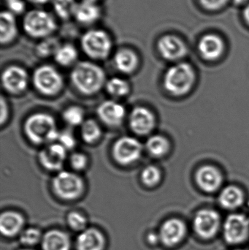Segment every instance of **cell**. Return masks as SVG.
Listing matches in <instances>:
<instances>
[{"instance_id":"obj_1","label":"cell","mask_w":249,"mask_h":250,"mask_svg":"<svg viewBox=\"0 0 249 250\" xmlns=\"http://www.w3.org/2000/svg\"><path fill=\"white\" fill-rule=\"evenodd\" d=\"M75 87L86 95L99 92L105 83V73L102 67L91 62L77 63L71 73Z\"/></svg>"},{"instance_id":"obj_2","label":"cell","mask_w":249,"mask_h":250,"mask_svg":"<svg viewBox=\"0 0 249 250\" xmlns=\"http://www.w3.org/2000/svg\"><path fill=\"white\" fill-rule=\"evenodd\" d=\"M23 129L28 139L38 145L58 141L60 132L54 117L45 113H37L28 117Z\"/></svg>"},{"instance_id":"obj_3","label":"cell","mask_w":249,"mask_h":250,"mask_svg":"<svg viewBox=\"0 0 249 250\" xmlns=\"http://www.w3.org/2000/svg\"><path fill=\"white\" fill-rule=\"evenodd\" d=\"M23 30L28 36L37 39L49 38L57 30L55 18L49 12L42 9L29 10L22 22Z\"/></svg>"},{"instance_id":"obj_4","label":"cell","mask_w":249,"mask_h":250,"mask_svg":"<svg viewBox=\"0 0 249 250\" xmlns=\"http://www.w3.org/2000/svg\"><path fill=\"white\" fill-rule=\"evenodd\" d=\"M80 45L83 52L93 60H105L111 54L112 39L108 32L102 29L88 30L82 35Z\"/></svg>"},{"instance_id":"obj_5","label":"cell","mask_w":249,"mask_h":250,"mask_svg":"<svg viewBox=\"0 0 249 250\" xmlns=\"http://www.w3.org/2000/svg\"><path fill=\"white\" fill-rule=\"evenodd\" d=\"M194 82L192 67L186 63H179L168 69L165 73L164 85L170 93L183 95L191 89Z\"/></svg>"},{"instance_id":"obj_6","label":"cell","mask_w":249,"mask_h":250,"mask_svg":"<svg viewBox=\"0 0 249 250\" xmlns=\"http://www.w3.org/2000/svg\"><path fill=\"white\" fill-rule=\"evenodd\" d=\"M52 188L57 196L66 201L79 198L84 189L83 179L76 173L60 171L52 181Z\"/></svg>"},{"instance_id":"obj_7","label":"cell","mask_w":249,"mask_h":250,"mask_svg":"<svg viewBox=\"0 0 249 250\" xmlns=\"http://www.w3.org/2000/svg\"><path fill=\"white\" fill-rule=\"evenodd\" d=\"M32 82L37 90L47 96L57 95L63 86L61 73L55 67L48 64L40 66L35 70Z\"/></svg>"},{"instance_id":"obj_8","label":"cell","mask_w":249,"mask_h":250,"mask_svg":"<svg viewBox=\"0 0 249 250\" xmlns=\"http://www.w3.org/2000/svg\"><path fill=\"white\" fill-rule=\"evenodd\" d=\"M143 145L133 137H121L113 146V157L117 163L124 166L132 164L141 157Z\"/></svg>"},{"instance_id":"obj_9","label":"cell","mask_w":249,"mask_h":250,"mask_svg":"<svg viewBox=\"0 0 249 250\" xmlns=\"http://www.w3.org/2000/svg\"><path fill=\"white\" fill-rule=\"evenodd\" d=\"M249 232V222L245 216L232 214L227 218L224 226V234L227 242L238 244L247 239Z\"/></svg>"},{"instance_id":"obj_10","label":"cell","mask_w":249,"mask_h":250,"mask_svg":"<svg viewBox=\"0 0 249 250\" xmlns=\"http://www.w3.org/2000/svg\"><path fill=\"white\" fill-rule=\"evenodd\" d=\"M1 83L4 89L10 93H20L27 88L29 76L23 67L10 66L3 71Z\"/></svg>"},{"instance_id":"obj_11","label":"cell","mask_w":249,"mask_h":250,"mask_svg":"<svg viewBox=\"0 0 249 250\" xmlns=\"http://www.w3.org/2000/svg\"><path fill=\"white\" fill-rule=\"evenodd\" d=\"M67 151L59 143L48 144L39 152V163L47 170H60L67 158Z\"/></svg>"},{"instance_id":"obj_12","label":"cell","mask_w":249,"mask_h":250,"mask_svg":"<svg viewBox=\"0 0 249 250\" xmlns=\"http://www.w3.org/2000/svg\"><path fill=\"white\" fill-rule=\"evenodd\" d=\"M220 224V217L213 210H201L194 218V229L203 239H210L217 233Z\"/></svg>"},{"instance_id":"obj_13","label":"cell","mask_w":249,"mask_h":250,"mask_svg":"<svg viewBox=\"0 0 249 250\" xmlns=\"http://www.w3.org/2000/svg\"><path fill=\"white\" fill-rule=\"evenodd\" d=\"M130 128L134 133L146 135L150 133L155 126V117L153 113L145 107H135L129 117Z\"/></svg>"},{"instance_id":"obj_14","label":"cell","mask_w":249,"mask_h":250,"mask_svg":"<svg viewBox=\"0 0 249 250\" xmlns=\"http://www.w3.org/2000/svg\"><path fill=\"white\" fill-rule=\"evenodd\" d=\"M158 51L163 58L168 60H177L187 54V47L178 37L165 35L158 41Z\"/></svg>"},{"instance_id":"obj_15","label":"cell","mask_w":249,"mask_h":250,"mask_svg":"<svg viewBox=\"0 0 249 250\" xmlns=\"http://www.w3.org/2000/svg\"><path fill=\"white\" fill-rule=\"evenodd\" d=\"M97 115L102 123L111 126H117L122 123L126 116V109L121 104L114 101L102 103L97 108Z\"/></svg>"},{"instance_id":"obj_16","label":"cell","mask_w":249,"mask_h":250,"mask_svg":"<svg viewBox=\"0 0 249 250\" xmlns=\"http://www.w3.org/2000/svg\"><path fill=\"white\" fill-rule=\"evenodd\" d=\"M185 234L184 223L178 219H171L162 224L159 230V240L166 246H174L182 240Z\"/></svg>"},{"instance_id":"obj_17","label":"cell","mask_w":249,"mask_h":250,"mask_svg":"<svg viewBox=\"0 0 249 250\" xmlns=\"http://www.w3.org/2000/svg\"><path fill=\"white\" fill-rule=\"evenodd\" d=\"M100 16L101 9L96 3L84 0L77 3L74 18L80 24L91 26L96 23Z\"/></svg>"},{"instance_id":"obj_18","label":"cell","mask_w":249,"mask_h":250,"mask_svg":"<svg viewBox=\"0 0 249 250\" xmlns=\"http://www.w3.org/2000/svg\"><path fill=\"white\" fill-rule=\"evenodd\" d=\"M24 218L16 211H7L0 217V230L5 237H13L23 231Z\"/></svg>"},{"instance_id":"obj_19","label":"cell","mask_w":249,"mask_h":250,"mask_svg":"<svg viewBox=\"0 0 249 250\" xmlns=\"http://www.w3.org/2000/svg\"><path fill=\"white\" fill-rule=\"evenodd\" d=\"M105 239L101 231L96 229H87L77 236V250H103Z\"/></svg>"},{"instance_id":"obj_20","label":"cell","mask_w":249,"mask_h":250,"mask_svg":"<svg viewBox=\"0 0 249 250\" xmlns=\"http://www.w3.org/2000/svg\"><path fill=\"white\" fill-rule=\"evenodd\" d=\"M197 184L206 192H213L220 187L222 182L220 172L213 166H204L196 175Z\"/></svg>"},{"instance_id":"obj_21","label":"cell","mask_w":249,"mask_h":250,"mask_svg":"<svg viewBox=\"0 0 249 250\" xmlns=\"http://www.w3.org/2000/svg\"><path fill=\"white\" fill-rule=\"evenodd\" d=\"M19 33L16 16L8 10L0 13V42L8 45L16 40Z\"/></svg>"},{"instance_id":"obj_22","label":"cell","mask_w":249,"mask_h":250,"mask_svg":"<svg viewBox=\"0 0 249 250\" xmlns=\"http://www.w3.org/2000/svg\"><path fill=\"white\" fill-rule=\"evenodd\" d=\"M114 62L117 70L125 74H130L138 66V56L131 48H120L114 55Z\"/></svg>"},{"instance_id":"obj_23","label":"cell","mask_w":249,"mask_h":250,"mask_svg":"<svg viewBox=\"0 0 249 250\" xmlns=\"http://www.w3.org/2000/svg\"><path fill=\"white\" fill-rule=\"evenodd\" d=\"M223 50V41L217 35H206L199 43V51L206 60H216L222 55Z\"/></svg>"},{"instance_id":"obj_24","label":"cell","mask_w":249,"mask_h":250,"mask_svg":"<svg viewBox=\"0 0 249 250\" xmlns=\"http://www.w3.org/2000/svg\"><path fill=\"white\" fill-rule=\"evenodd\" d=\"M42 250H70L71 242L68 234L58 230L47 232L41 241Z\"/></svg>"},{"instance_id":"obj_25","label":"cell","mask_w":249,"mask_h":250,"mask_svg":"<svg viewBox=\"0 0 249 250\" xmlns=\"http://www.w3.org/2000/svg\"><path fill=\"white\" fill-rule=\"evenodd\" d=\"M219 202L222 207L227 209H235L242 205L244 194L236 187H228L221 193Z\"/></svg>"},{"instance_id":"obj_26","label":"cell","mask_w":249,"mask_h":250,"mask_svg":"<svg viewBox=\"0 0 249 250\" xmlns=\"http://www.w3.org/2000/svg\"><path fill=\"white\" fill-rule=\"evenodd\" d=\"M56 62L60 65L68 67L77 61L78 53L73 44L60 45L54 55Z\"/></svg>"},{"instance_id":"obj_27","label":"cell","mask_w":249,"mask_h":250,"mask_svg":"<svg viewBox=\"0 0 249 250\" xmlns=\"http://www.w3.org/2000/svg\"><path fill=\"white\" fill-rule=\"evenodd\" d=\"M148 152L155 157H160L169 151L170 144L168 140L162 135H153L147 140L146 144Z\"/></svg>"},{"instance_id":"obj_28","label":"cell","mask_w":249,"mask_h":250,"mask_svg":"<svg viewBox=\"0 0 249 250\" xmlns=\"http://www.w3.org/2000/svg\"><path fill=\"white\" fill-rule=\"evenodd\" d=\"M77 3L76 0H52L53 9L61 20H68L74 17Z\"/></svg>"},{"instance_id":"obj_29","label":"cell","mask_w":249,"mask_h":250,"mask_svg":"<svg viewBox=\"0 0 249 250\" xmlns=\"http://www.w3.org/2000/svg\"><path fill=\"white\" fill-rule=\"evenodd\" d=\"M80 134L85 142L94 144L97 141L102 135L100 126L93 120H85L80 128Z\"/></svg>"},{"instance_id":"obj_30","label":"cell","mask_w":249,"mask_h":250,"mask_svg":"<svg viewBox=\"0 0 249 250\" xmlns=\"http://www.w3.org/2000/svg\"><path fill=\"white\" fill-rule=\"evenodd\" d=\"M107 91L110 95L115 98H122L128 95L130 90V84L127 81L121 78L114 77L106 83Z\"/></svg>"},{"instance_id":"obj_31","label":"cell","mask_w":249,"mask_h":250,"mask_svg":"<svg viewBox=\"0 0 249 250\" xmlns=\"http://www.w3.org/2000/svg\"><path fill=\"white\" fill-rule=\"evenodd\" d=\"M62 117L64 121L70 126H81L85 121L84 111L83 108L76 105L69 107L64 110Z\"/></svg>"},{"instance_id":"obj_32","label":"cell","mask_w":249,"mask_h":250,"mask_svg":"<svg viewBox=\"0 0 249 250\" xmlns=\"http://www.w3.org/2000/svg\"><path fill=\"white\" fill-rule=\"evenodd\" d=\"M161 179V173L157 167L149 166L143 169L141 173V180L145 185L153 187L157 185Z\"/></svg>"},{"instance_id":"obj_33","label":"cell","mask_w":249,"mask_h":250,"mask_svg":"<svg viewBox=\"0 0 249 250\" xmlns=\"http://www.w3.org/2000/svg\"><path fill=\"white\" fill-rule=\"evenodd\" d=\"M42 236L39 230L34 228L26 229L20 233V242L26 246H33L42 241Z\"/></svg>"},{"instance_id":"obj_34","label":"cell","mask_w":249,"mask_h":250,"mask_svg":"<svg viewBox=\"0 0 249 250\" xmlns=\"http://www.w3.org/2000/svg\"><path fill=\"white\" fill-rule=\"evenodd\" d=\"M59 45L54 38L49 37L45 38V40L40 42L37 48V51L40 57H48L52 54L54 55Z\"/></svg>"},{"instance_id":"obj_35","label":"cell","mask_w":249,"mask_h":250,"mask_svg":"<svg viewBox=\"0 0 249 250\" xmlns=\"http://www.w3.org/2000/svg\"><path fill=\"white\" fill-rule=\"evenodd\" d=\"M67 223L73 230L82 232L86 230L87 220L83 214L73 211L67 216Z\"/></svg>"},{"instance_id":"obj_36","label":"cell","mask_w":249,"mask_h":250,"mask_svg":"<svg viewBox=\"0 0 249 250\" xmlns=\"http://www.w3.org/2000/svg\"><path fill=\"white\" fill-rule=\"evenodd\" d=\"M58 141L67 150L72 149L76 145V138H75L73 132L68 129L59 132Z\"/></svg>"},{"instance_id":"obj_37","label":"cell","mask_w":249,"mask_h":250,"mask_svg":"<svg viewBox=\"0 0 249 250\" xmlns=\"http://www.w3.org/2000/svg\"><path fill=\"white\" fill-rule=\"evenodd\" d=\"M70 163L75 170H82L87 166V157L83 153L75 152L70 157Z\"/></svg>"},{"instance_id":"obj_38","label":"cell","mask_w":249,"mask_h":250,"mask_svg":"<svg viewBox=\"0 0 249 250\" xmlns=\"http://www.w3.org/2000/svg\"><path fill=\"white\" fill-rule=\"evenodd\" d=\"M7 10L10 13L16 15H20L24 13L26 4L23 0H4Z\"/></svg>"},{"instance_id":"obj_39","label":"cell","mask_w":249,"mask_h":250,"mask_svg":"<svg viewBox=\"0 0 249 250\" xmlns=\"http://www.w3.org/2000/svg\"><path fill=\"white\" fill-rule=\"evenodd\" d=\"M227 0H200L201 4L209 10H216L225 5Z\"/></svg>"},{"instance_id":"obj_40","label":"cell","mask_w":249,"mask_h":250,"mask_svg":"<svg viewBox=\"0 0 249 250\" xmlns=\"http://www.w3.org/2000/svg\"><path fill=\"white\" fill-rule=\"evenodd\" d=\"M8 117V107H7V102L4 101V98H1V124L3 125L7 121Z\"/></svg>"},{"instance_id":"obj_41","label":"cell","mask_w":249,"mask_h":250,"mask_svg":"<svg viewBox=\"0 0 249 250\" xmlns=\"http://www.w3.org/2000/svg\"><path fill=\"white\" fill-rule=\"evenodd\" d=\"M159 239V235L155 234V233H150V234H149V236H148V242H149L151 245H155Z\"/></svg>"},{"instance_id":"obj_42","label":"cell","mask_w":249,"mask_h":250,"mask_svg":"<svg viewBox=\"0 0 249 250\" xmlns=\"http://www.w3.org/2000/svg\"><path fill=\"white\" fill-rule=\"evenodd\" d=\"M27 1L34 5H43L52 0H27Z\"/></svg>"},{"instance_id":"obj_43","label":"cell","mask_w":249,"mask_h":250,"mask_svg":"<svg viewBox=\"0 0 249 250\" xmlns=\"http://www.w3.org/2000/svg\"><path fill=\"white\" fill-rule=\"evenodd\" d=\"M244 16H245L246 20H247V21L249 23V4L247 6V8L245 9Z\"/></svg>"},{"instance_id":"obj_44","label":"cell","mask_w":249,"mask_h":250,"mask_svg":"<svg viewBox=\"0 0 249 250\" xmlns=\"http://www.w3.org/2000/svg\"><path fill=\"white\" fill-rule=\"evenodd\" d=\"M248 1V0H234L235 3L237 4H243V3L246 2V1Z\"/></svg>"},{"instance_id":"obj_45","label":"cell","mask_w":249,"mask_h":250,"mask_svg":"<svg viewBox=\"0 0 249 250\" xmlns=\"http://www.w3.org/2000/svg\"><path fill=\"white\" fill-rule=\"evenodd\" d=\"M84 1H92V2H97L99 0H84Z\"/></svg>"},{"instance_id":"obj_46","label":"cell","mask_w":249,"mask_h":250,"mask_svg":"<svg viewBox=\"0 0 249 250\" xmlns=\"http://www.w3.org/2000/svg\"></svg>"}]
</instances>
